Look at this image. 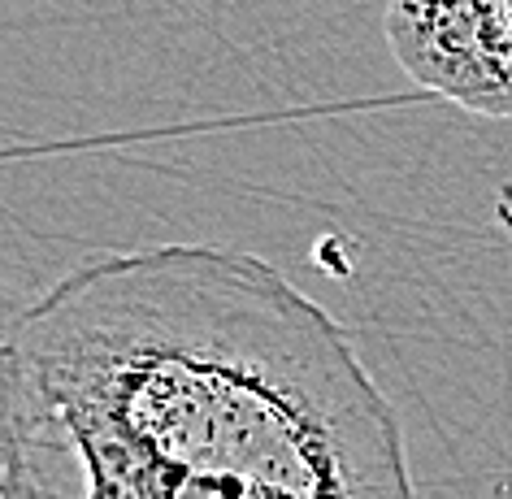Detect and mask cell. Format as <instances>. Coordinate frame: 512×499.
Masks as SVG:
<instances>
[{
    "label": "cell",
    "mask_w": 512,
    "mask_h": 499,
    "mask_svg": "<svg viewBox=\"0 0 512 499\" xmlns=\"http://www.w3.org/2000/svg\"><path fill=\"white\" fill-rule=\"evenodd\" d=\"M9 361L27 434L74 456L79 499H417L348 330L252 252L83 261L31 300Z\"/></svg>",
    "instance_id": "6da1fadb"
},
{
    "label": "cell",
    "mask_w": 512,
    "mask_h": 499,
    "mask_svg": "<svg viewBox=\"0 0 512 499\" xmlns=\"http://www.w3.org/2000/svg\"><path fill=\"white\" fill-rule=\"evenodd\" d=\"M387 48L426 92L512 118V0H387Z\"/></svg>",
    "instance_id": "7a4b0ae2"
},
{
    "label": "cell",
    "mask_w": 512,
    "mask_h": 499,
    "mask_svg": "<svg viewBox=\"0 0 512 499\" xmlns=\"http://www.w3.org/2000/svg\"><path fill=\"white\" fill-rule=\"evenodd\" d=\"M27 313H31V304L5 283V274H0V361L14 352V339H18L22 322H27Z\"/></svg>",
    "instance_id": "3957f363"
}]
</instances>
